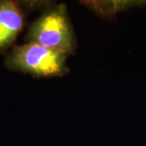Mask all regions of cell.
<instances>
[{
  "label": "cell",
  "mask_w": 146,
  "mask_h": 146,
  "mask_svg": "<svg viewBox=\"0 0 146 146\" xmlns=\"http://www.w3.org/2000/svg\"><path fill=\"white\" fill-rule=\"evenodd\" d=\"M27 42L63 53L67 56L76 52L77 40L64 3H51L32 22L26 34Z\"/></svg>",
  "instance_id": "1"
},
{
  "label": "cell",
  "mask_w": 146,
  "mask_h": 146,
  "mask_svg": "<svg viewBox=\"0 0 146 146\" xmlns=\"http://www.w3.org/2000/svg\"><path fill=\"white\" fill-rule=\"evenodd\" d=\"M68 56L41 45L26 42L16 45L5 58V66L13 72L30 75L35 78H54L70 72Z\"/></svg>",
  "instance_id": "2"
},
{
  "label": "cell",
  "mask_w": 146,
  "mask_h": 146,
  "mask_svg": "<svg viewBox=\"0 0 146 146\" xmlns=\"http://www.w3.org/2000/svg\"><path fill=\"white\" fill-rule=\"evenodd\" d=\"M26 2L0 0V54L7 52L25 25Z\"/></svg>",
  "instance_id": "3"
},
{
  "label": "cell",
  "mask_w": 146,
  "mask_h": 146,
  "mask_svg": "<svg viewBox=\"0 0 146 146\" xmlns=\"http://www.w3.org/2000/svg\"><path fill=\"white\" fill-rule=\"evenodd\" d=\"M86 8L103 19L110 20L120 12L134 7L146 6L145 0H110V1H81Z\"/></svg>",
  "instance_id": "4"
}]
</instances>
